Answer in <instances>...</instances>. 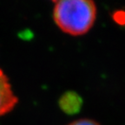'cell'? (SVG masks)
<instances>
[{"label": "cell", "instance_id": "cell-1", "mask_svg": "<svg viewBox=\"0 0 125 125\" xmlns=\"http://www.w3.org/2000/svg\"><path fill=\"white\" fill-rule=\"evenodd\" d=\"M53 19L66 34L81 36L93 27L96 19V5L90 0L53 1Z\"/></svg>", "mask_w": 125, "mask_h": 125}, {"label": "cell", "instance_id": "cell-2", "mask_svg": "<svg viewBox=\"0 0 125 125\" xmlns=\"http://www.w3.org/2000/svg\"><path fill=\"white\" fill-rule=\"evenodd\" d=\"M18 101L9 79L0 69V116L11 111Z\"/></svg>", "mask_w": 125, "mask_h": 125}, {"label": "cell", "instance_id": "cell-3", "mask_svg": "<svg viewBox=\"0 0 125 125\" xmlns=\"http://www.w3.org/2000/svg\"><path fill=\"white\" fill-rule=\"evenodd\" d=\"M68 125H100L96 121L91 119H87V118H82V119H78L76 121L70 123Z\"/></svg>", "mask_w": 125, "mask_h": 125}]
</instances>
